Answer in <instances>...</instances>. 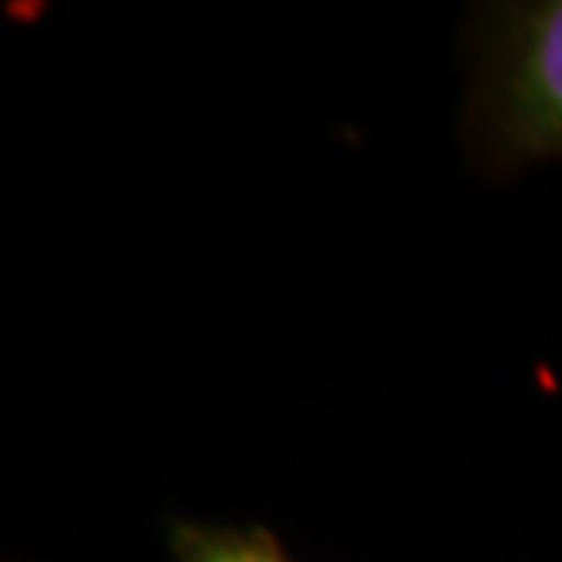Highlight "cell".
<instances>
[{"label": "cell", "instance_id": "1", "mask_svg": "<svg viewBox=\"0 0 562 562\" xmlns=\"http://www.w3.org/2000/svg\"><path fill=\"white\" fill-rule=\"evenodd\" d=\"M482 132L501 161L562 157V0L504 15L482 85Z\"/></svg>", "mask_w": 562, "mask_h": 562}, {"label": "cell", "instance_id": "2", "mask_svg": "<svg viewBox=\"0 0 562 562\" xmlns=\"http://www.w3.org/2000/svg\"><path fill=\"white\" fill-rule=\"evenodd\" d=\"M176 562H292L267 530L231 526H176Z\"/></svg>", "mask_w": 562, "mask_h": 562}]
</instances>
